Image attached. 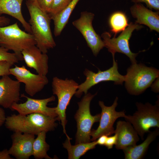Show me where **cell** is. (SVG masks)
Segmentation results:
<instances>
[{
    "label": "cell",
    "instance_id": "cell-1",
    "mask_svg": "<svg viewBox=\"0 0 159 159\" xmlns=\"http://www.w3.org/2000/svg\"><path fill=\"white\" fill-rule=\"evenodd\" d=\"M26 4L30 16L29 23L36 45L42 52L47 54L49 49L56 45L50 28V16L40 9L36 1L27 0Z\"/></svg>",
    "mask_w": 159,
    "mask_h": 159
},
{
    "label": "cell",
    "instance_id": "cell-2",
    "mask_svg": "<svg viewBox=\"0 0 159 159\" xmlns=\"http://www.w3.org/2000/svg\"><path fill=\"white\" fill-rule=\"evenodd\" d=\"M57 117L39 113L23 115L13 114L6 117L5 125L6 128L14 132L37 135L42 131L47 132L54 130L57 125Z\"/></svg>",
    "mask_w": 159,
    "mask_h": 159
},
{
    "label": "cell",
    "instance_id": "cell-3",
    "mask_svg": "<svg viewBox=\"0 0 159 159\" xmlns=\"http://www.w3.org/2000/svg\"><path fill=\"white\" fill-rule=\"evenodd\" d=\"M159 76V70L153 67L137 63L132 64L125 75V86L130 94L138 95L150 86Z\"/></svg>",
    "mask_w": 159,
    "mask_h": 159
},
{
    "label": "cell",
    "instance_id": "cell-4",
    "mask_svg": "<svg viewBox=\"0 0 159 159\" xmlns=\"http://www.w3.org/2000/svg\"><path fill=\"white\" fill-rule=\"evenodd\" d=\"M137 110L132 115H126V121L130 123L141 139L143 140L145 133L152 127L159 128V104L154 105L147 102L136 103Z\"/></svg>",
    "mask_w": 159,
    "mask_h": 159
},
{
    "label": "cell",
    "instance_id": "cell-5",
    "mask_svg": "<svg viewBox=\"0 0 159 159\" xmlns=\"http://www.w3.org/2000/svg\"><path fill=\"white\" fill-rule=\"evenodd\" d=\"M36 45L33 35L22 30L17 22L0 27V47L12 50L20 61L23 60V50Z\"/></svg>",
    "mask_w": 159,
    "mask_h": 159
},
{
    "label": "cell",
    "instance_id": "cell-6",
    "mask_svg": "<svg viewBox=\"0 0 159 159\" xmlns=\"http://www.w3.org/2000/svg\"><path fill=\"white\" fill-rule=\"evenodd\" d=\"M78 84L73 80L66 78L65 80L54 77L52 82L53 94L56 95L58 99V104L55 107V112L57 118L61 122L64 133L67 138L71 140L67 134L65 129L67 121L66 111L73 96L75 95L78 87Z\"/></svg>",
    "mask_w": 159,
    "mask_h": 159
},
{
    "label": "cell",
    "instance_id": "cell-7",
    "mask_svg": "<svg viewBox=\"0 0 159 159\" xmlns=\"http://www.w3.org/2000/svg\"><path fill=\"white\" fill-rule=\"evenodd\" d=\"M96 94L97 93L94 95L87 93L78 103L79 108L74 116L77 128L76 144L90 142L92 126L100 121V114L92 115L90 110V102Z\"/></svg>",
    "mask_w": 159,
    "mask_h": 159
},
{
    "label": "cell",
    "instance_id": "cell-8",
    "mask_svg": "<svg viewBox=\"0 0 159 159\" xmlns=\"http://www.w3.org/2000/svg\"><path fill=\"white\" fill-rule=\"evenodd\" d=\"M135 23L131 22L127 27L117 37L111 38V35L108 32H105L101 35L105 47L107 49L112 56L118 52L123 54L127 56L132 64L137 63L136 57L139 53L132 52L130 49L129 40L132 33L135 30H139L143 26Z\"/></svg>",
    "mask_w": 159,
    "mask_h": 159
},
{
    "label": "cell",
    "instance_id": "cell-9",
    "mask_svg": "<svg viewBox=\"0 0 159 159\" xmlns=\"http://www.w3.org/2000/svg\"><path fill=\"white\" fill-rule=\"evenodd\" d=\"M112 57V66L107 70L103 71L99 70L96 73L87 69L85 70L84 74L86 76V80L78 85L75 94L76 97H80L83 93L87 94L91 87L102 82L112 81L114 82L115 85H122L125 80V75L119 73L117 63L115 60V56Z\"/></svg>",
    "mask_w": 159,
    "mask_h": 159
},
{
    "label": "cell",
    "instance_id": "cell-10",
    "mask_svg": "<svg viewBox=\"0 0 159 159\" xmlns=\"http://www.w3.org/2000/svg\"><path fill=\"white\" fill-rule=\"evenodd\" d=\"M118 98L116 97L112 105L107 106L101 101H99V105L101 109L100 124L97 128L91 130L90 133L91 141H95L102 135L108 136L114 134V124L118 118L125 117L126 116L124 111H117L115 109L117 105Z\"/></svg>",
    "mask_w": 159,
    "mask_h": 159
},
{
    "label": "cell",
    "instance_id": "cell-11",
    "mask_svg": "<svg viewBox=\"0 0 159 159\" xmlns=\"http://www.w3.org/2000/svg\"><path fill=\"white\" fill-rule=\"evenodd\" d=\"M94 16L92 13L82 12L80 17L74 21L72 23L81 33L93 54L96 56L105 46L103 40L92 26V22Z\"/></svg>",
    "mask_w": 159,
    "mask_h": 159
},
{
    "label": "cell",
    "instance_id": "cell-12",
    "mask_svg": "<svg viewBox=\"0 0 159 159\" xmlns=\"http://www.w3.org/2000/svg\"><path fill=\"white\" fill-rule=\"evenodd\" d=\"M9 71L10 74L20 83L24 84L26 92L32 97L41 91L49 82L46 76L33 74L24 65H16L11 67Z\"/></svg>",
    "mask_w": 159,
    "mask_h": 159
},
{
    "label": "cell",
    "instance_id": "cell-13",
    "mask_svg": "<svg viewBox=\"0 0 159 159\" xmlns=\"http://www.w3.org/2000/svg\"><path fill=\"white\" fill-rule=\"evenodd\" d=\"M21 97L26 98V100L23 103H14L12 106L11 110L16 111L23 115L33 113H39L56 117L57 115L55 112V107H47L48 103L55 100L54 96L43 99H36L29 97L24 94Z\"/></svg>",
    "mask_w": 159,
    "mask_h": 159
},
{
    "label": "cell",
    "instance_id": "cell-14",
    "mask_svg": "<svg viewBox=\"0 0 159 159\" xmlns=\"http://www.w3.org/2000/svg\"><path fill=\"white\" fill-rule=\"evenodd\" d=\"M35 135L16 132L11 136L12 144L8 150L10 155L17 159H28L32 155Z\"/></svg>",
    "mask_w": 159,
    "mask_h": 159
},
{
    "label": "cell",
    "instance_id": "cell-15",
    "mask_svg": "<svg viewBox=\"0 0 159 159\" xmlns=\"http://www.w3.org/2000/svg\"><path fill=\"white\" fill-rule=\"evenodd\" d=\"M21 83L9 75L0 79V106L11 110L12 105L20 100Z\"/></svg>",
    "mask_w": 159,
    "mask_h": 159
},
{
    "label": "cell",
    "instance_id": "cell-16",
    "mask_svg": "<svg viewBox=\"0 0 159 159\" xmlns=\"http://www.w3.org/2000/svg\"><path fill=\"white\" fill-rule=\"evenodd\" d=\"M23 60L27 66L34 69L37 74L46 76L48 72V57L36 45L29 47L22 51Z\"/></svg>",
    "mask_w": 159,
    "mask_h": 159
},
{
    "label": "cell",
    "instance_id": "cell-17",
    "mask_svg": "<svg viewBox=\"0 0 159 159\" xmlns=\"http://www.w3.org/2000/svg\"><path fill=\"white\" fill-rule=\"evenodd\" d=\"M114 134L117 136L115 145L118 150H123L136 145L139 140V135L132 124L127 121L117 122Z\"/></svg>",
    "mask_w": 159,
    "mask_h": 159
},
{
    "label": "cell",
    "instance_id": "cell-18",
    "mask_svg": "<svg viewBox=\"0 0 159 159\" xmlns=\"http://www.w3.org/2000/svg\"><path fill=\"white\" fill-rule=\"evenodd\" d=\"M130 10L132 16L136 19V23L145 25L151 30L159 32L158 12L153 11L140 3H135L131 7Z\"/></svg>",
    "mask_w": 159,
    "mask_h": 159
},
{
    "label": "cell",
    "instance_id": "cell-19",
    "mask_svg": "<svg viewBox=\"0 0 159 159\" xmlns=\"http://www.w3.org/2000/svg\"><path fill=\"white\" fill-rule=\"evenodd\" d=\"M24 0H0V16L8 15L18 20L25 30L31 34L30 26L23 16L21 6Z\"/></svg>",
    "mask_w": 159,
    "mask_h": 159
},
{
    "label": "cell",
    "instance_id": "cell-20",
    "mask_svg": "<svg viewBox=\"0 0 159 159\" xmlns=\"http://www.w3.org/2000/svg\"><path fill=\"white\" fill-rule=\"evenodd\" d=\"M144 141L140 144L129 147L123 150L125 159H141L144 157L150 145L159 134V128L149 132Z\"/></svg>",
    "mask_w": 159,
    "mask_h": 159
},
{
    "label": "cell",
    "instance_id": "cell-21",
    "mask_svg": "<svg viewBox=\"0 0 159 159\" xmlns=\"http://www.w3.org/2000/svg\"><path fill=\"white\" fill-rule=\"evenodd\" d=\"M80 0H72L69 4L60 12L49 16L53 21L54 34L59 36L67 24L69 17Z\"/></svg>",
    "mask_w": 159,
    "mask_h": 159
},
{
    "label": "cell",
    "instance_id": "cell-22",
    "mask_svg": "<svg viewBox=\"0 0 159 159\" xmlns=\"http://www.w3.org/2000/svg\"><path fill=\"white\" fill-rule=\"evenodd\" d=\"M70 140L67 138L63 143V147L67 151L68 159H78L85 154L89 150L93 149L97 145L96 141L92 142L80 143L72 145Z\"/></svg>",
    "mask_w": 159,
    "mask_h": 159
},
{
    "label": "cell",
    "instance_id": "cell-23",
    "mask_svg": "<svg viewBox=\"0 0 159 159\" xmlns=\"http://www.w3.org/2000/svg\"><path fill=\"white\" fill-rule=\"evenodd\" d=\"M46 132L42 131L38 134L35 138L33 144V154L36 159H52L47 154L49 146L46 141Z\"/></svg>",
    "mask_w": 159,
    "mask_h": 159
},
{
    "label": "cell",
    "instance_id": "cell-24",
    "mask_svg": "<svg viewBox=\"0 0 159 159\" xmlns=\"http://www.w3.org/2000/svg\"><path fill=\"white\" fill-rule=\"evenodd\" d=\"M109 24L111 31L115 36L117 33L123 31L129 25L126 15L124 13L120 11L114 12L111 15Z\"/></svg>",
    "mask_w": 159,
    "mask_h": 159
},
{
    "label": "cell",
    "instance_id": "cell-25",
    "mask_svg": "<svg viewBox=\"0 0 159 159\" xmlns=\"http://www.w3.org/2000/svg\"><path fill=\"white\" fill-rule=\"evenodd\" d=\"M9 50L2 47H0V62L7 61L13 65L18 63L20 60L18 57L14 53L8 52Z\"/></svg>",
    "mask_w": 159,
    "mask_h": 159
},
{
    "label": "cell",
    "instance_id": "cell-26",
    "mask_svg": "<svg viewBox=\"0 0 159 159\" xmlns=\"http://www.w3.org/2000/svg\"><path fill=\"white\" fill-rule=\"evenodd\" d=\"M72 0H53V3L49 16L56 14L63 10Z\"/></svg>",
    "mask_w": 159,
    "mask_h": 159
},
{
    "label": "cell",
    "instance_id": "cell-27",
    "mask_svg": "<svg viewBox=\"0 0 159 159\" xmlns=\"http://www.w3.org/2000/svg\"><path fill=\"white\" fill-rule=\"evenodd\" d=\"M36 1L42 10L48 14L50 13L53 0H36Z\"/></svg>",
    "mask_w": 159,
    "mask_h": 159
},
{
    "label": "cell",
    "instance_id": "cell-28",
    "mask_svg": "<svg viewBox=\"0 0 159 159\" xmlns=\"http://www.w3.org/2000/svg\"><path fill=\"white\" fill-rule=\"evenodd\" d=\"M135 3L143 2L150 9H154L157 11L159 10V0H131Z\"/></svg>",
    "mask_w": 159,
    "mask_h": 159
},
{
    "label": "cell",
    "instance_id": "cell-29",
    "mask_svg": "<svg viewBox=\"0 0 159 159\" xmlns=\"http://www.w3.org/2000/svg\"><path fill=\"white\" fill-rule=\"evenodd\" d=\"M12 65L7 61L0 62V76L10 75L9 69Z\"/></svg>",
    "mask_w": 159,
    "mask_h": 159
},
{
    "label": "cell",
    "instance_id": "cell-30",
    "mask_svg": "<svg viewBox=\"0 0 159 159\" xmlns=\"http://www.w3.org/2000/svg\"><path fill=\"white\" fill-rule=\"evenodd\" d=\"M117 136L116 134L113 136L107 137L105 146L108 149L112 148L113 146L115 145L117 143Z\"/></svg>",
    "mask_w": 159,
    "mask_h": 159
},
{
    "label": "cell",
    "instance_id": "cell-31",
    "mask_svg": "<svg viewBox=\"0 0 159 159\" xmlns=\"http://www.w3.org/2000/svg\"><path fill=\"white\" fill-rule=\"evenodd\" d=\"M10 22V19L4 16H0V27L8 25Z\"/></svg>",
    "mask_w": 159,
    "mask_h": 159
},
{
    "label": "cell",
    "instance_id": "cell-32",
    "mask_svg": "<svg viewBox=\"0 0 159 159\" xmlns=\"http://www.w3.org/2000/svg\"><path fill=\"white\" fill-rule=\"evenodd\" d=\"M152 90L155 93H158L159 91V77L157 78L153 82L150 86Z\"/></svg>",
    "mask_w": 159,
    "mask_h": 159
},
{
    "label": "cell",
    "instance_id": "cell-33",
    "mask_svg": "<svg viewBox=\"0 0 159 159\" xmlns=\"http://www.w3.org/2000/svg\"><path fill=\"white\" fill-rule=\"evenodd\" d=\"M108 136L105 135H102L100 136L96 141L97 144L101 146L105 145Z\"/></svg>",
    "mask_w": 159,
    "mask_h": 159
},
{
    "label": "cell",
    "instance_id": "cell-34",
    "mask_svg": "<svg viewBox=\"0 0 159 159\" xmlns=\"http://www.w3.org/2000/svg\"><path fill=\"white\" fill-rule=\"evenodd\" d=\"M6 118L4 110L0 107V128L5 123Z\"/></svg>",
    "mask_w": 159,
    "mask_h": 159
},
{
    "label": "cell",
    "instance_id": "cell-35",
    "mask_svg": "<svg viewBox=\"0 0 159 159\" xmlns=\"http://www.w3.org/2000/svg\"><path fill=\"white\" fill-rule=\"evenodd\" d=\"M10 154L8 152V150L7 149L0 151V159H11L10 156Z\"/></svg>",
    "mask_w": 159,
    "mask_h": 159
},
{
    "label": "cell",
    "instance_id": "cell-36",
    "mask_svg": "<svg viewBox=\"0 0 159 159\" xmlns=\"http://www.w3.org/2000/svg\"><path fill=\"white\" fill-rule=\"evenodd\" d=\"M28 0L31 1H36V0Z\"/></svg>",
    "mask_w": 159,
    "mask_h": 159
}]
</instances>
